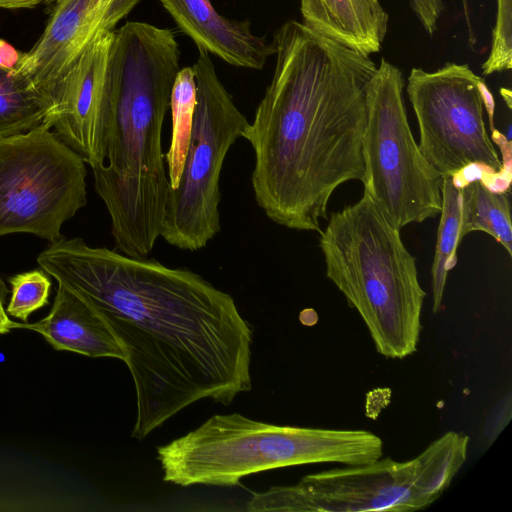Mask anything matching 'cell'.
<instances>
[{
	"label": "cell",
	"instance_id": "2",
	"mask_svg": "<svg viewBox=\"0 0 512 512\" xmlns=\"http://www.w3.org/2000/svg\"><path fill=\"white\" fill-rule=\"evenodd\" d=\"M276 66L245 132L258 206L274 223L320 232L333 192L364 180L369 55L290 20L274 34Z\"/></svg>",
	"mask_w": 512,
	"mask_h": 512
},
{
	"label": "cell",
	"instance_id": "6",
	"mask_svg": "<svg viewBox=\"0 0 512 512\" xmlns=\"http://www.w3.org/2000/svg\"><path fill=\"white\" fill-rule=\"evenodd\" d=\"M469 437L450 431L417 457L321 471L297 484L255 493L250 512H411L435 502L467 458Z\"/></svg>",
	"mask_w": 512,
	"mask_h": 512
},
{
	"label": "cell",
	"instance_id": "1",
	"mask_svg": "<svg viewBox=\"0 0 512 512\" xmlns=\"http://www.w3.org/2000/svg\"><path fill=\"white\" fill-rule=\"evenodd\" d=\"M39 266L92 305L120 342L142 440L204 398L229 405L251 390L252 330L234 299L200 275L81 238L42 251Z\"/></svg>",
	"mask_w": 512,
	"mask_h": 512
},
{
	"label": "cell",
	"instance_id": "12",
	"mask_svg": "<svg viewBox=\"0 0 512 512\" xmlns=\"http://www.w3.org/2000/svg\"><path fill=\"white\" fill-rule=\"evenodd\" d=\"M141 1L56 0L41 36L21 52L14 71L47 100L51 113L53 94L76 59Z\"/></svg>",
	"mask_w": 512,
	"mask_h": 512
},
{
	"label": "cell",
	"instance_id": "24",
	"mask_svg": "<svg viewBox=\"0 0 512 512\" xmlns=\"http://www.w3.org/2000/svg\"><path fill=\"white\" fill-rule=\"evenodd\" d=\"M7 295V288L0 277V335L9 333L13 329V323L14 321L10 320L5 305Z\"/></svg>",
	"mask_w": 512,
	"mask_h": 512
},
{
	"label": "cell",
	"instance_id": "19",
	"mask_svg": "<svg viewBox=\"0 0 512 512\" xmlns=\"http://www.w3.org/2000/svg\"><path fill=\"white\" fill-rule=\"evenodd\" d=\"M196 106V83L192 67L179 70L170 95L172 113L171 144L165 159L168 165L170 189L178 185L188 150L194 111Z\"/></svg>",
	"mask_w": 512,
	"mask_h": 512
},
{
	"label": "cell",
	"instance_id": "23",
	"mask_svg": "<svg viewBox=\"0 0 512 512\" xmlns=\"http://www.w3.org/2000/svg\"><path fill=\"white\" fill-rule=\"evenodd\" d=\"M21 52L0 39V68L13 69L19 61Z\"/></svg>",
	"mask_w": 512,
	"mask_h": 512
},
{
	"label": "cell",
	"instance_id": "21",
	"mask_svg": "<svg viewBox=\"0 0 512 512\" xmlns=\"http://www.w3.org/2000/svg\"><path fill=\"white\" fill-rule=\"evenodd\" d=\"M511 419V393L504 396L487 418L484 434L491 442L498 437Z\"/></svg>",
	"mask_w": 512,
	"mask_h": 512
},
{
	"label": "cell",
	"instance_id": "10",
	"mask_svg": "<svg viewBox=\"0 0 512 512\" xmlns=\"http://www.w3.org/2000/svg\"><path fill=\"white\" fill-rule=\"evenodd\" d=\"M487 86L467 64L447 63L429 72L412 68L407 94L420 134L419 148L441 177L456 176L470 166L483 171L490 190L509 184L483 119Z\"/></svg>",
	"mask_w": 512,
	"mask_h": 512
},
{
	"label": "cell",
	"instance_id": "17",
	"mask_svg": "<svg viewBox=\"0 0 512 512\" xmlns=\"http://www.w3.org/2000/svg\"><path fill=\"white\" fill-rule=\"evenodd\" d=\"M50 115L47 100L13 69L0 68V137L44 125Z\"/></svg>",
	"mask_w": 512,
	"mask_h": 512
},
{
	"label": "cell",
	"instance_id": "11",
	"mask_svg": "<svg viewBox=\"0 0 512 512\" xmlns=\"http://www.w3.org/2000/svg\"><path fill=\"white\" fill-rule=\"evenodd\" d=\"M112 37L113 31L98 37L68 69L53 94L45 123L91 168L106 160Z\"/></svg>",
	"mask_w": 512,
	"mask_h": 512
},
{
	"label": "cell",
	"instance_id": "15",
	"mask_svg": "<svg viewBox=\"0 0 512 512\" xmlns=\"http://www.w3.org/2000/svg\"><path fill=\"white\" fill-rule=\"evenodd\" d=\"M303 23L366 55L380 50L388 14L379 0H300Z\"/></svg>",
	"mask_w": 512,
	"mask_h": 512
},
{
	"label": "cell",
	"instance_id": "7",
	"mask_svg": "<svg viewBox=\"0 0 512 512\" xmlns=\"http://www.w3.org/2000/svg\"><path fill=\"white\" fill-rule=\"evenodd\" d=\"M196 106L184 167L165 205L161 238L187 251L204 248L220 232V176L232 145L249 121L234 103L205 50L192 66Z\"/></svg>",
	"mask_w": 512,
	"mask_h": 512
},
{
	"label": "cell",
	"instance_id": "5",
	"mask_svg": "<svg viewBox=\"0 0 512 512\" xmlns=\"http://www.w3.org/2000/svg\"><path fill=\"white\" fill-rule=\"evenodd\" d=\"M163 480L180 486H234L271 469L340 463L357 466L383 456V442L367 430L280 426L241 414L214 415L160 446Z\"/></svg>",
	"mask_w": 512,
	"mask_h": 512
},
{
	"label": "cell",
	"instance_id": "20",
	"mask_svg": "<svg viewBox=\"0 0 512 512\" xmlns=\"http://www.w3.org/2000/svg\"><path fill=\"white\" fill-rule=\"evenodd\" d=\"M9 283L8 315L27 322L33 312L48 304L51 281L43 269L16 274L9 278Z\"/></svg>",
	"mask_w": 512,
	"mask_h": 512
},
{
	"label": "cell",
	"instance_id": "4",
	"mask_svg": "<svg viewBox=\"0 0 512 512\" xmlns=\"http://www.w3.org/2000/svg\"><path fill=\"white\" fill-rule=\"evenodd\" d=\"M319 233L326 276L358 312L376 351L390 359L416 352L426 292L400 230L363 193Z\"/></svg>",
	"mask_w": 512,
	"mask_h": 512
},
{
	"label": "cell",
	"instance_id": "18",
	"mask_svg": "<svg viewBox=\"0 0 512 512\" xmlns=\"http://www.w3.org/2000/svg\"><path fill=\"white\" fill-rule=\"evenodd\" d=\"M442 208L437 231L435 255L433 259L432 275V311H440L448 272L457 262V248L461 242L460 237V187L451 176L442 177Z\"/></svg>",
	"mask_w": 512,
	"mask_h": 512
},
{
	"label": "cell",
	"instance_id": "13",
	"mask_svg": "<svg viewBox=\"0 0 512 512\" xmlns=\"http://www.w3.org/2000/svg\"><path fill=\"white\" fill-rule=\"evenodd\" d=\"M159 1L198 49L212 53L228 64L262 69L268 57L275 54L273 43L253 34L249 21L225 18L210 0Z\"/></svg>",
	"mask_w": 512,
	"mask_h": 512
},
{
	"label": "cell",
	"instance_id": "27",
	"mask_svg": "<svg viewBox=\"0 0 512 512\" xmlns=\"http://www.w3.org/2000/svg\"><path fill=\"white\" fill-rule=\"evenodd\" d=\"M501 94L503 95V97L506 99V102H507V105L509 108H511V93L510 91L508 92V95L505 94L504 90L502 89L501 90Z\"/></svg>",
	"mask_w": 512,
	"mask_h": 512
},
{
	"label": "cell",
	"instance_id": "16",
	"mask_svg": "<svg viewBox=\"0 0 512 512\" xmlns=\"http://www.w3.org/2000/svg\"><path fill=\"white\" fill-rule=\"evenodd\" d=\"M460 237L474 231L492 236L512 256L511 205L506 193L495 192L480 179L460 187Z\"/></svg>",
	"mask_w": 512,
	"mask_h": 512
},
{
	"label": "cell",
	"instance_id": "22",
	"mask_svg": "<svg viewBox=\"0 0 512 512\" xmlns=\"http://www.w3.org/2000/svg\"><path fill=\"white\" fill-rule=\"evenodd\" d=\"M410 3L426 32L433 35L443 12L442 0H410Z\"/></svg>",
	"mask_w": 512,
	"mask_h": 512
},
{
	"label": "cell",
	"instance_id": "25",
	"mask_svg": "<svg viewBox=\"0 0 512 512\" xmlns=\"http://www.w3.org/2000/svg\"><path fill=\"white\" fill-rule=\"evenodd\" d=\"M56 0H0V9L33 8Z\"/></svg>",
	"mask_w": 512,
	"mask_h": 512
},
{
	"label": "cell",
	"instance_id": "14",
	"mask_svg": "<svg viewBox=\"0 0 512 512\" xmlns=\"http://www.w3.org/2000/svg\"><path fill=\"white\" fill-rule=\"evenodd\" d=\"M41 334L58 351L124 361L125 352L103 316L86 300L58 284L49 314L35 323H13V329Z\"/></svg>",
	"mask_w": 512,
	"mask_h": 512
},
{
	"label": "cell",
	"instance_id": "3",
	"mask_svg": "<svg viewBox=\"0 0 512 512\" xmlns=\"http://www.w3.org/2000/svg\"><path fill=\"white\" fill-rule=\"evenodd\" d=\"M180 70L173 32L128 21L113 30L107 164L92 167L117 250L146 258L161 237L170 190L162 128Z\"/></svg>",
	"mask_w": 512,
	"mask_h": 512
},
{
	"label": "cell",
	"instance_id": "8",
	"mask_svg": "<svg viewBox=\"0 0 512 512\" xmlns=\"http://www.w3.org/2000/svg\"><path fill=\"white\" fill-rule=\"evenodd\" d=\"M403 87L401 70L382 58L366 87L363 135L364 193L399 230L442 208V177L412 135Z\"/></svg>",
	"mask_w": 512,
	"mask_h": 512
},
{
	"label": "cell",
	"instance_id": "26",
	"mask_svg": "<svg viewBox=\"0 0 512 512\" xmlns=\"http://www.w3.org/2000/svg\"><path fill=\"white\" fill-rule=\"evenodd\" d=\"M462 4L464 7L465 18H466L467 26L469 29L470 40L474 41L475 37H474L473 31H472V27H471V23H470V19H469L468 0H462Z\"/></svg>",
	"mask_w": 512,
	"mask_h": 512
},
{
	"label": "cell",
	"instance_id": "9",
	"mask_svg": "<svg viewBox=\"0 0 512 512\" xmlns=\"http://www.w3.org/2000/svg\"><path fill=\"white\" fill-rule=\"evenodd\" d=\"M85 164L43 124L0 137V237L62 239V225L87 202Z\"/></svg>",
	"mask_w": 512,
	"mask_h": 512
}]
</instances>
